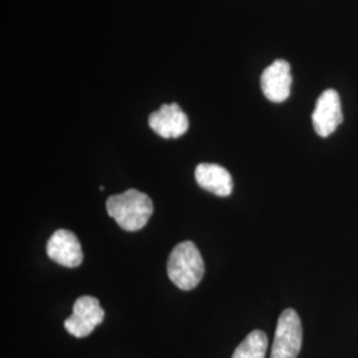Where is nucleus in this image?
<instances>
[{
	"label": "nucleus",
	"mask_w": 358,
	"mask_h": 358,
	"mask_svg": "<svg viewBox=\"0 0 358 358\" xmlns=\"http://www.w3.org/2000/svg\"><path fill=\"white\" fill-rule=\"evenodd\" d=\"M106 211L122 230L134 232L148 224L154 211L153 201L145 192L129 189L109 196Z\"/></svg>",
	"instance_id": "1"
},
{
	"label": "nucleus",
	"mask_w": 358,
	"mask_h": 358,
	"mask_svg": "<svg viewBox=\"0 0 358 358\" xmlns=\"http://www.w3.org/2000/svg\"><path fill=\"white\" fill-rule=\"evenodd\" d=\"M167 275L182 291H192L205 275V262L196 245L186 241L177 244L167 260Z\"/></svg>",
	"instance_id": "2"
},
{
	"label": "nucleus",
	"mask_w": 358,
	"mask_h": 358,
	"mask_svg": "<svg viewBox=\"0 0 358 358\" xmlns=\"http://www.w3.org/2000/svg\"><path fill=\"white\" fill-rule=\"evenodd\" d=\"M303 345V327L294 309H285L278 320L271 358H297Z\"/></svg>",
	"instance_id": "3"
},
{
	"label": "nucleus",
	"mask_w": 358,
	"mask_h": 358,
	"mask_svg": "<svg viewBox=\"0 0 358 358\" xmlns=\"http://www.w3.org/2000/svg\"><path fill=\"white\" fill-rule=\"evenodd\" d=\"M103 309L93 296H81L73 304V313L64 322L66 332L77 338H84L103 320Z\"/></svg>",
	"instance_id": "4"
},
{
	"label": "nucleus",
	"mask_w": 358,
	"mask_h": 358,
	"mask_svg": "<svg viewBox=\"0 0 358 358\" xmlns=\"http://www.w3.org/2000/svg\"><path fill=\"white\" fill-rule=\"evenodd\" d=\"M343 110L340 96L334 90H324L317 99L312 122L316 133L320 137H329L338 125L343 122Z\"/></svg>",
	"instance_id": "5"
},
{
	"label": "nucleus",
	"mask_w": 358,
	"mask_h": 358,
	"mask_svg": "<svg viewBox=\"0 0 358 358\" xmlns=\"http://www.w3.org/2000/svg\"><path fill=\"white\" fill-rule=\"evenodd\" d=\"M260 85L264 96L272 103H284L292 87L291 65L285 60H275L264 69L260 77Z\"/></svg>",
	"instance_id": "6"
},
{
	"label": "nucleus",
	"mask_w": 358,
	"mask_h": 358,
	"mask_svg": "<svg viewBox=\"0 0 358 358\" xmlns=\"http://www.w3.org/2000/svg\"><path fill=\"white\" fill-rule=\"evenodd\" d=\"M149 127L162 138H179L189 130V118L178 103H164L149 115Z\"/></svg>",
	"instance_id": "7"
},
{
	"label": "nucleus",
	"mask_w": 358,
	"mask_h": 358,
	"mask_svg": "<svg viewBox=\"0 0 358 358\" xmlns=\"http://www.w3.org/2000/svg\"><path fill=\"white\" fill-rule=\"evenodd\" d=\"M47 255L55 263L76 268L83 263V250L76 235L69 230H57L47 243Z\"/></svg>",
	"instance_id": "8"
},
{
	"label": "nucleus",
	"mask_w": 358,
	"mask_h": 358,
	"mask_svg": "<svg viewBox=\"0 0 358 358\" xmlns=\"http://www.w3.org/2000/svg\"><path fill=\"white\" fill-rule=\"evenodd\" d=\"M196 183L207 192L217 196H229L234 182L227 169L217 164H199L195 169Z\"/></svg>",
	"instance_id": "9"
},
{
	"label": "nucleus",
	"mask_w": 358,
	"mask_h": 358,
	"mask_svg": "<svg viewBox=\"0 0 358 358\" xmlns=\"http://www.w3.org/2000/svg\"><path fill=\"white\" fill-rule=\"evenodd\" d=\"M267 348V334L262 331H254L235 349L231 358H266Z\"/></svg>",
	"instance_id": "10"
}]
</instances>
